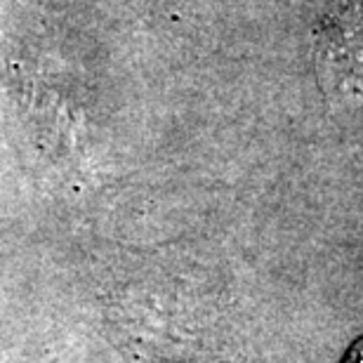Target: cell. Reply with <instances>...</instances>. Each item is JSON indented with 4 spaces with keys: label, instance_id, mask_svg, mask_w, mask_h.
Returning a JSON list of instances; mask_svg holds the SVG:
<instances>
[{
    "label": "cell",
    "instance_id": "cell-1",
    "mask_svg": "<svg viewBox=\"0 0 363 363\" xmlns=\"http://www.w3.org/2000/svg\"><path fill=\"white\" fill-rule=\"evenodd\" d=\"M345 363H363V340H359V342L352 347L350 354H347Z\"/></svg>",
    "mask_w": 363,
    "mask_h": 363
}]
</instances>
